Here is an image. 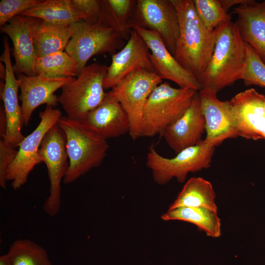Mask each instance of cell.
I'll list each match as a JSON object with an SVG mask.
<instances>
[{"mask_svg":"<svg viewBox=\"0 0 265 265\" xmlns=\"http://www.w3.org/2000/svg\"><path fill=\"white\" fill-rule=\"evenodd\" d=\"M171 1L177 11L180 27L174 57L201 84L221 25L213 30L208 29L198 18L192 0Z\"/></svg>","mask_w":265,"mask_h":265,"instance_id":"obj_1","label":"cell"},{"mask_svg":"<svg viewBox=\"0 0 265 265\" xmlns=\"http://www.w3.org/2000/svg\"><path fill=\"white\" fill-rule=\"evenodd\" d=\"M247 54V43L235 22L220 26L213 53L203 75L202 89L218 93L241 80Z\"/></svg>","mask_w":265,"mask_h":265,"instance_id":"obj_2","label":"cell"},{"mask_svg":"<svg viewBox=\"0 0 265 265\" xmlns=\"http://www.w3.org/2000/svg\"><path fill=\"white\" fill-rule=\"evenodd\" d=\"M66 138L69 168L63 182L71 184L104 161L109 146L107 140L82 122L62 116L58 122Z\"/></svg>","mask_w":265,"mask_h":265,"instance_id":"obj_3","label":"cell"},{"mask_svg":"<svg viewBox=\"0 0 265 265\" xmlns=\"http://www.w3.org/2000/svg\"><path fill=\"white\" fill-rule=\"evenodd\" d=\"M223 141L220 139L205 138L198 144L181 150L172 158L161 156L151 145L147 154L146 165L158 184L165 185L173 179L182 183L189 173L211 166L215 148Z\"/></svg>","mask_w":265,"mask_h":265,"instance_id":"obj_4","label":"cell"},{"mask_svg":"<svg viewBox=\"0 0 265 265\" xmlns=\"http://www.w3.org/2000/svg\"><path fill=\"white\" fill-rule=\"evenodd\" d=\"M197 91L191 88H175L167 81L157 86L144 108L141 137L161 135L165 129L189 107Z\"/></svg>","mask_w":265,"mask_h":265,"instance_id":"obj_5","label":"cell"},{"mask_svg":"<svg viewBox=\"0 0 265 265\" xmlns=\"http://www.w3.org/2000/svg\"><path fill=\"white\" fill-rule=\"evenodd\" d=\"M107 66L94 63L87 65L77 79L65 84L58 96L60 103L70 119L82 121L98 106L106 95L104 81Z\"/></svg>","mask_w":265,"mask_h":265,"instance_id":"obj_6","label":"cell"},{"mask_svg":"<svg viewBox=\"0 0 265 265\" xmlns=\"http://www.w3.org/2000/svg\"><path fill=\"white\" fill-rule=\"evenodd\" d=\"M74 25L64 51L76 61L79 73L93 56L106 53L112 55L126 43L117 31L104 24L80 20Z\"/></svg>","mask_w":265,"mask_h":265,"instance_id":"obj_7","label":"cell"},{"mask_svg":"<svg viewBox=\"0 0 265 265\" xmlns=\"http://www.w3.org/2000/svg\"><path fill=\"white\" fill-rule=\"evenodd\" d=\"M162 82V80L155 72L139 69L132 72L110 90L128 116L129 134L132 140L141 137L146 103L153 91Z\"/></svg>","mask_w":265,"mask_h":265,"instance_id":"obj_8","label":"cell"},{"mask_svg":"<svg viewBox=\"0 0 265 265\" xmlns=\"http://www.w3.org/2000/svg\"><path fill=\"white\" fill-rule=\"evenodd\" d=\"M39 153L42 162L47 166L50 184L49 196L43 205V210L47 214L53 217L60 208L61 183L69 168L66 136L58 123L45 134Z\"/></svg>","mask_w":265,"mask_h":265,"instance_id":"obj_9","label":"cell"},{"mask_svg":"<svg viewBox=\"0 0 265 265\" xmlns=\"http://www.w3.org/2000/svg\"><path fill=\"white\" fill-rule=\"evenodd\" d=\"M62 116L58 108L47 105L45 109L39 114L40 121L35 129L25 137L19 147L17 156L8 167L6 178L11 181L12 188L17 190L27 181L30 172L37 164L42 162L39 148L47 132Z\"/></svg>","mask_w":265,"mask_h":265,"instance_id":"obj_10","label":"cell"},{"mask_svg":"<svg viewBox=\"0 0 265 265\" xmlns=\"http://www.w3.org/2000/svg\"><path fill=\"white\" fill-rule=\"evenodd\" d=\"M157 32L174 56L180 27L176 8L171 0H137L131 27Z\"/></svg>","mask_w":265,"mask_h":265,"instance_id":"obj_11","label":"cell"},{"mask_svg":"<svg viewBox=\"0 0 265 265\" xmlns=\"http://www.w3.org/2000/svg\"><path fill=\"white\" fill-rule=\"evenodd\" d=\"M227 102L236 137L265 140V95L250 88Z\"/></svg>","mask_w":265,"mask_h":265,"instance_id":"obj_12","label":"cell"},{"mask_svg":"<svg viewBox=\"0 0 265 265\" xmlns=\"http://www.w3.org/2000/svg\"><path fill=\"white\" fill-rule=\"evenodd\" d=\"M132 29L146 42L150 51L149 56L154 72L162 80H171L181 88L198 91L202 89L199 82L176 60L157 32L139 26H134Z\"/></svg>","mask_w":265,"mask_h":265,"instance_id":"obj_13","label":"cell"},{"mask_svg":"<svg viewBox=\"0 0 265 265\" xmlns=\"http://www.w3.org/2000/svg\"><path fill=\"white\" fill-rule=\"evenodd\" d=\"M3 52L0 56L6 68L4 82L0 81V98L3 102L6 120L4 142L15 148L18 147L25 137L22 130L24 125L21 106L19 103L20 81L15 76L11 61V51L7 37L3 39Z\"/></svg>","mask_w":265,"mask_h":265,"instance_id":"obj_14","label":"cell"},{"mask_svg":"<svg viewBox=\"0 0 265 265\" xmlns=\"http://www.w3.org/2000/svg\"><path fill=\"white\" fill-rule=\"evenodd\" d=\"M40 19L17 15L0 26V31L11 39L12 54L15 60L13 69L15 74L35 76L36 53L34 41V29Z\"/></svg>","mask_w":265,"mask_h":265,"instance_id":"obj_15","label":"cell"},{"mask_svg":"<svg viewBox=\"0 0 265 265\" xmlns=\"http://www.w3.org/2000/svg\"><path fill=\"white\" fill-rule=\"evenodd\" d=\"M150 50L142 37L132 29L124 47L111 55L104 81L105 89L112 88L133 71L141 69L154 72Z\"/></svg>","mask_w":265,"mask_h":265,"instance_id":"obj_16","label":"cell"},{"mask_svg":"<svg viewBox=\"0 0 265 265\" xmlns=\"http://www.w3.org/2000/svg\"><path fill=\"white\" fill-rule=\"evenodd\" d=\"M20 81L21 108L24 125L27 126L33 111L46 104L53 107L58 104V97L54 92L75 78H52L43 75L32 76L21 74Z\"/></svg>","mask_w":265,"mask_h":265,"instance_id":"obj_17","label":"cell"},{"mask_svg":"<svg viewBox=\"0 0 265 265\" xmlns=\"http://www.w3.org/2000/svg\"><path fill=\"white\" fill-rule=\"evenodd\" d=\"M206 132V122L201 109L199 92L184 113L164 131L162 136L175 153L200 142Z\"/></svg>","mask_w":265,"mask_h":265,"instance_id":"obj_18","label":"cell"},{"mask_svg":"<svg viewBox=\"0 0 265 265\" xmlns=\"http://www.w3.org/2000/svg\"><path fill=\"white\" fill-rule=\"evenodd\" d=\"M81 122L106 140L129 133L130 130L126 112L110 91L106 92L103 102Z\"/></svg>","mask_w":265,"mask_h":265,"instance_id":"obj_19","label":"cell"},{"mask_svg":"<svg viewBox=\"0 0 265 265\" xmlns=\"http://www.w3.org/2000/svg\"><path fill=\"white\" fill-rule=\"evenodd\" d=\"M203 114L206 122L207 139H227L237 137L227 101L217 97V93L210 90L198 91Z\"/></svg>","mask_w":265,"mask_h":265,"instance_id":"obj_20","label":"cell"},{"mask_svg":"<svg viewBox=\"0 0 265 265\" xmlns=\"http://www.w3.org/2000/svg\"><path fill=\"white\" fill-rule=\"evenodd\" d=\"M237 24L244 41L265 60V2L240 5L234 8Z\"/></svg>","mask_w":265,"mask_h":265,"instance_id":"obj_21","label":"cell"},{"mask_svg":"<svg viewBox=\"0 0 265 265\" xmlns=\"http://www.w3.org/2000/svg\"><path fill=\"white\" fill-rule=\"evenodd\" d=\"M74 24H51L40 19L33 32L36 56L65 51L74 33Z\"/></svg>","mask_w":265,"mask_h":265,"instance_id":"obj_22","label":"cell"},{"mask_svg":"<svg viewBox=\"0 0 265 265\" xmlns=\"http://www.w3.org/2000/svg\"><path fill=\"white\" fill-rule=\"evenodd\" d=\"M161 218L164 221L180 220L191 223L209 237L221 235V224L217 210L204 207H179L168 209Z\"/></svg>","mask_w":265,"mask_h":265,"instance_id":"obj_23","label":"cell"},{"mask_svg":"<svg viewBox=\"0 0 265 265\" xmlns=\"http://www.w3.org/2000/svg\"><path fill=\"white\" fill-rule=\"evenodd\" d=\"M216 195L211 182L202 177L190 178L168 209L179 207H204L217 210Z\"/></svg>","mask_w":265,"mask_h":265,"instance_id":"obj_24","label":"cell"},{"mask_svg":"<svg viewBox=\"0 0 265 265\" xmlns=\"http://www.w3.org/2000/svg\"><path fill=\"white\" fill-rule=\"evenodd\" d=\"M54 24H71L83 20V16L72 5L71 0H42L21 15Z\"/></svg>","mask_w":265,"mask_h":265,"instance_id":"obj_25","label":"cell"},{"mask_svg":"<svg viewBox=\"0 0 265 265\" xmlns=\"http://www.w3.org/2000/svg\"><path fill=\"white\" fill-rule=\"evenodd\" d=\"M34 74L52 78H75L78 76L79 71L74 59L62 51L37 57Z\"/></svg>","mask_w":265,"mask_h":265,"instance_id":"obj_26","label":"cell"},{"mask_svg":"<svg viewBox=\"0 0 265 265\" xmlns=\"http://www.w3.org/2000/svg\"><path fill=\"white\" fill-rule=\"evenodd\" d=\"M12 265H53L46 250L28 239H18L7 253Z\"/></svg>","mask_w":265,"mask_h":265,"instance_id":"obj_27","label":"cell"},{"mask_svg":"<svg viewBox=\"0 0 265 265\" xmlns=\"http://www.w3.org/2000/svg\"><path fill=\"white\" fill-rule=\"evenodd\" d=\"M196 14L209 30L216 29L231 21V15L221 5L220 0H193Z\"/></svg>","mask_w":265,"mask_h":265,"instance_id":"obj_28","label":"cell"},{"mask_svg":"<svg viewBox=\"0 0 265 265\" xmlns=\"http://www.w3.org/2000/svg\"><path fill=\"white\" fill-rule=\"evenodd\" d=\"M241 80L246 86L265 87V63L257 52L247 44V54Z\"/></svg>","mask_w":265,"mask_h":265,"instance_id":"obj_29","label":"cell"},{"mask_svg":"<svg viewBox=\"0 0 265 265\" xmlns=\"http://www.w3.org/2000/svg\"><path fill=\"white\" fill-rule=\"evenodd\" d=\"M114 17L121 26L131 33V21L137 0H106Z\"/></svg>","mask_w":265,"mask_h":265,"instance_id":"obj_30","label":"cell"},{"mask_svg":"<svg viewBox=\"0 0 265 265\" xmlns=\"http://www.w3.org/2000/svg\"><path fill=\"white\" fill-rule=\"evenodd\" d=\"M71 2L73 6L83 16V21L104 24L103 0H71Z\"/></svg>","mask_w":265,"mask_h":265,"instance_id":"obj_31","label":"cell"},{"mask_svg":"<svg viewBox=\"0 0 265 265\" xmlns=\"http://www.w3.org/2000/svg\"><path fill=\"white\" fill-rule=\"evenodd\" d=\"M42 0H1L0 1V26L38 4Z\"/></svg>","mask_w":265,"mask_h":265,"instance_id":"obj_32","label":"cell"},{"mask_svg":"<svg viewBox=\"0 0 265 265\" xmlns=\"http://www.w3.org/2000/svg\"><path fill=\"white\" fill-rule=\"evenodd\" d=\"M17 152L16 148L6 144L2 139L0 140V186L2 188H6V172Z\"/></svg>","mask_w":265,"mask_h":265,"instance_id":"obj_33","label":"cell"},{"mask_svg":"<svg viewBox=\"0 0 265 265\" xmlns=\"http://www.w3.org/2000/svg\"><path fill=\"white\" fill-rule=\"evenodd\" d=\"M220 1L224 9L228 11L230 7L235 5L249 4L255 1L253 0H220Z\"/></svg>","mask_w":265,"mask_h":265,"instance_id":"obj_34","label":"cell"},{"mask_svg":"<svg viewBox=\"0 0 265 265\" xmlns=\"http://www.w3.org/2000/svg\"><path fill=\"white\" fill-rule=\"evenodd\" d=\"M6 130V120L5 112L3 108L0 107V137L4 138Z\"/></svg>","mask_w":265,"mask_h":265,"instance_id":"obj_35","label":"cell"},{"mask_svg":"<svg viewBox=\"0 0 265 265\" xmlns=\"http://www.w3.org/2000/svg\"><path fill=\"white\" fill-rule=\"evenodd\" d=\"M0 265H12L11 261L8 253L0 257Z\"/></svg>","mask_w":265,"mask_h":265,"instance_id":"obj_36","label":"cell"},{"mask_svg":"<svg viewBox=\"0 0 265 265\" xmlns=\"http://www.w3.org/2000/svg\"><path fill=\"white\" fill-rule=\"evenodd\" d=\"M0 78L4 80L6 76V68L1 62H0Z\"/></svg>","mask_w":265,"mask_h":265,"instance_id":"obj_37","label":"cell"},{"mask_svg":"<svg viewBox=\"0 0 265 265\" xmlns=\"http://www.w3.org/2000/svg\"><path fill=\"white\" fill-rule=\"evenodd\" d=\"M264 2H265V0L264 1Z\"/></svg>","mask_w":265,"mask_h":265,"instance_id":"obj_38","label":"cell"},{"mask_svg":"<svg viewBox=\"0 0 265 265\" xmlns=\"http://www.w3.org/2000/svg\"></svg>","mask_w":265,"mask_h":265,"instance_id":"obj_39","label":"cell"}]
</instances>
